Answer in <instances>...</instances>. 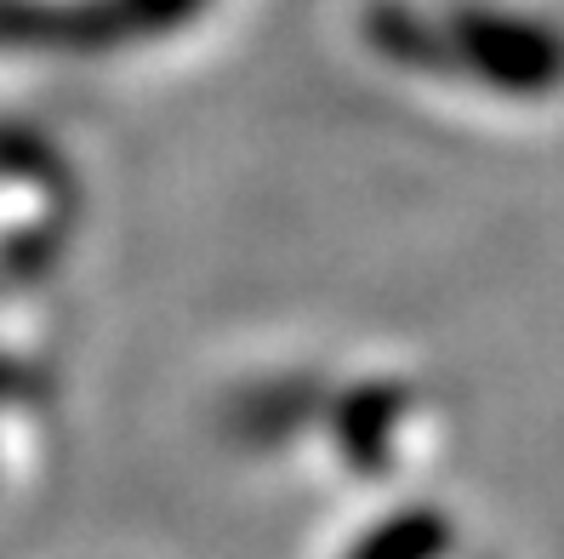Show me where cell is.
<instances>
[{
	"label": "cell",
	"mask_w": 564,
	"mask_h": 559,
	"mask_svg": "<svg viewBox=\"0 0 564 559\" xmlns=\"http://www.w3.org/2000/svg\"><path fill=\"white\" fill-rule=\"evenodd\" d=\"M456 52L496 92L542 97V92L564 86V35L536 23V18L474 7V12L456 18Z\"/></svg>",
	"instance_id": "cell-1"
}]
</instances>
